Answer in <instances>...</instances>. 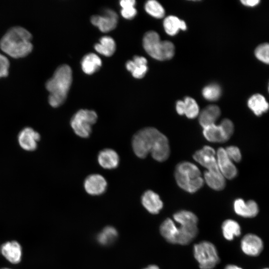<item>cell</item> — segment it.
Segmentation results:
<instances>
[{
  "label": "cell",
  "mask_w": 269,
  "mask_h": 269,
  "mask_svg": "<svg viewBox=\"0 0 269 269\" xmlns=\"http://www.w3.org/2000/svg\"><path fill=\"white\" fill-rule=\"evenodd\" d=\"M132 147L135 155L145 158L149 153L156 160H166L170 154L166 136L154 128L148 127L138 131L133 136Z\"/></svg>",
  "instance_id": "cell-1"
},
{
  "label": "cell",
  "mask_w": 269,
  "mask_h": 269,
  "mask_svg": "<svg viewBox=\"0 0 269 269\" xmlns=\"http://www.w3.org/2000/svg\"><path fill=\"white\" fill-rule=\"evenodd\" d=\"M32 35L26 28L20 26L9 28L0 39V48L13 58L27 55L33 49Z\"/></svg>",
  "instance_id": "cell-2"
},
{
  "label": "cell",
  "mask_w": 269,
  "mask_h": 269,
  "mask_svg": "<svg viewBox=\"0 0 269 269\" xmlns=\"http://www.w3.org/2000/svg\"><path fill=\"white\" fill-rule=\"evenodd\" d=\"M72 82V71L67 64L59 66L52 76L45 83V87L49 92L48 103L57 108L65 101Z\"/></svg>",
  "instance_id": "cell-3"
},
{
  "label": "cell",
  "mask_w": 269,
  "mask_h": 269,
  "mask_svg": "<svg viewBox=\"0 0 269 269\" xmlns=\"http://www.w3.org/2000/svg\"><path fill=\"white\" fill-rule=\"evenodd\" d=\"M174 175L178 185L189 193L197 191L203 185L204 180L200 170L191 162L184 161L178 164Z\"/></svg>",
  "instance_id": "cell-4"
},
{
  "label": "cell",
  "mask_w": 269,
  "mask_h": 269,
  "mask_svg": "<svg viewBox=\"0 0 269 269\" xmlns=\"http://www.w3.org/2000/svg\"><path fill=\"white\" fill-rule=\"evenodd\" d=\"M142 43L147 53L156 60H169L174 55L173 43L168 40L161 41L159 34L154 31H149L145 33Z\"/></svg>",
  "instance_id": "cell-5"
},
{
  "label": "cell",
  "mask_w": 269,
  "mask_h": 269,
  "mask_svg": "<svg viewBox=\"0 0 269 269\" xmlns=\"http://www.w3.org/2000/svg\"><path fill=\"white\" fill-rule=\"evenodd\" d=\"M173 217L175 221L180 225L178 228L177 244H189L198 234L197 217L191 211L181 210L175 213Z\"/></svg>",
  "instance_id": "cell-6"
},
{
  "label": "cell",
  "mask_w": 269,
  "mask_h": 269,
  "mask_svg": "<svg viewBox=\"0 0 269 269\" xmlns=\"http://www.w3.org/2000/svg\"><path fill=\"white\" fill-rule=\"evenodd\" d=\"M193 251L201 269H213L220 262L217 250L210 242L202 241L194 245Z\"/></svg>",
  "instance_id": "cell-7"
},
{
  "label": "cell",
  "mask_w": 269,
  "mask_h": 269,
  "mask_svg": "<svg viewBox=\"0 0 269 269\" xmlns=\"http://www.w3.org/2000/svg\"><path fill=\"white\" fill-rule=\"evenodd\" d=\"M97 113L93 110L81 109L72 117L70 125L78 136L86 138L92 132V126L97 120Z\"/></svg>",
  "instance_id": "cell-8"
},
{
  "label": "cell",
  "mask_w": 269,
  "mask_h": 269,
  "mask_svg": "<svg viewBox=\"0 0 269 269\" xmlns=\"http://www.w3.org/2000/svg\"><path fill=\"white\" fill-rule=\"evenodd\" d=\"M117 14L110 9H106L103 15H95L91 17V22L102 32H107L115 29L118 23Z\"/></svg>",
  "instance_id": "cell-9"
},
{
  "label": "cell",
  "mask_w": 269,
  "mask_h": 269,
  "mask_svg": "<svg viewBox=\"0 0 269 269\" xmlns=\"http://www.w3.org/2000/svg\"><path fill=\"white\" fill-rule=\"evenodd\" d=\"M17 139L19 145L23 149L33 151L37 147L40 135L32 128L25 127L19 133Z\"/></svg>",
  "instance_id": "cell-10"
},
{
  "label": "cell",
  "mask_w": 269,
  "mask_h": 269,
  "mask_svg": "<svg viewBox=\"0 0 269 269\" xmlns=\"http://www.w3.org/2000/svg\"><path fill=\"white\" fill-rule=\"evenodd\" d=\"M217 158L218 168L224 177L229 179L234 178L237 175L238 171L235 165L228 156L224 148H218Z\"/></svg>",
  "instance_id": "cell-11"
},
{
  "label": "cell",
  "mask_w": 269,
  "mask_h": 269,
  "mask_svg": "<svg viewBox=\"0 0 269 269\" xmlns=\"http://www.w3.org/2000/svg\"><path fill=\"white\" fill-rule=\"evenodd\" d=\"M241 248L245 254L256 257L261 253L264 245L262 240L258 236L253 234H248L242 238Z\"/></svg>",
  "instance_id": "cell-12"
},
{
  "label": "cell",
  "mask_w": 269,
  "mask_h": 269,
  "mask_svg": "<svg viewBox=\"0 0 269 269\" xmlns=\"http://www.w3.org/2000/svg\"><path fill=\"white\" fill-rule=\"evenodd\" d=\"M194 160L208 170H219L215 158V151L210 146L206 145L197 151L193 156Z\"/></svg>",
  "instance_id": "cell-13"
},
{
  "label": "cell",
  "mask_w": 269,
  "mask_h": 269,
  "mask_svg": "<svg viewBox=\"0 0 269 269\" xmlns=\"http://www.w3.org/2000/svg\"><path fill=\"white\" fill-rule=\"evenodd\" d=\"M107 182L101 175L94 174L89 175L85 180L84 187L86 191L92 195H99L106 190Z\"/></svg>",
  "instance_id": "cell-14"
},
{
  "label": "cell",
  "mask_w": 269,
  "mask_h": 269,
  "mask_svg": "<svg viewBox=\"0 0 269 269\" xmlns=\"http://www.w3.org/2000/svg\"><path fill=\"white\" fill-rule=\"evenodd\" d=\"M234 210L238 215L244 218H253L259 213V207L254 200L247 202L241 198L237 199L234 202Z\"/></svg>",
  "instance_id": "cell-15"
},
{
  "label": "cell",
  "mask_w": 269,
  "mask_h": 269,
  "mask_svg": "<svg viewBox=\"0 0 269 269\" xmlns=\"http://www.w3.org/2000/svg\"><path fill=\"white\" fill-rule=\"evenodd\" d=\"M141 203L149 213H158L163 207V202L159 195L151 190L144 192L141 196Z\"/></svg>",
  "instance_id": "cell-16"
},
{
  "label": "cell",
  "mask_w": 269,
  "mask_h": 269,
  "mask_svg": "<svg viewBox=\"0 0 269 269\" xmlns=\"http://www.w3.org/2000/svg\"><path fill=\"white\" fill-rule=\"evenodd\" d=\"M2 255L12 264H18L21 259L22 249L19 244L16 241L5 243L1 247Z\"/></svg>",
  "instance_id": "cell-17"
},
{
  "label": "cell",
  "mask_w": 269,
  "mask_h": 269,
  "mask_svg": "<svg viewBox=\"0 0 269 269\" xmlns=\"http://www.w3.org/2000/svg\"><path fill=\"white\" fill-rule=\"evenodd\" d=\"M119 160L118 154L111 148H105L101 150L98 155L99 164L105 169H111L117 167Z\"/></svg>",
  "instance_id": "cell-18"
},
{
  "label": "cell",
  "mask_w": 269,
  "mask_h": 269,
  "mask_svg": "<svg viewBox=\"0 0 269 269\" xmlns=\"http://www.w3.org/2000/svg\"><path fill=\"white\" fill-rule=\"evenodd\" d=\"M126 68L132 73L134 77L137 79L142 78L148 69L147 60L144 57L135 56L133 60H129L126 63Z\"/></svg>",
  "instance_id": "cell-19"
},
{
  "label": "cell",
  "mask_w": 269,
  "mask_h": 269,
  "mask_svg": "<svg viewBox=\"0 0 269 269\" xmlns=\"http://www.w3.org/2000/svg\"><path fill=\"white\" fill-rule=\"evenodd\" d=\"M203 134L207 140L213 142H224L229 139L220 125L212 124L204 128Z\"/></svg>",
  "instance_id": "cell-20"
},
{
  "label": "cell",
  "mask_w": 269,
  "mask_h": 269,
  "mask_svg": "<svg viewBox=\"0 0 269 269\" xmlns=\"http://www.w3.org/2000/svg\"><path fill=\"white\" fill-rule=\"evenodd\" d=\"M220 114V109L217 106H208L202 111L199 115V124L203 128L208 126L215 124Z\"/></svg>",
  "instance_id": "cell-21"
},
{
  "label": "cell",
  "mask_w": 269,
  "mask_h": 269,
  "mask_svg": "<svg viewBox=\"0 0 269 269\" xmlns=\"http://www.w3.org/2000/svg\"><path fill=\"white\" fill-rule=\"evenodd\" d=\"M204 177L207 184L214 190H221L225 187V178L219 170L206 171Z\"/></svg>",
  "instance_id": "cell-22"
},
{
  "label": "cell",
  "mask_w": 269,
  "mask_h": 269,
  "mask_svg": "<svg viewBox=\"0 0 269 269\" xmlns=\"http://www.w3.org/2000/svg\"><path fill=\"white\" fill-rule=\"evenodd\" d=\"M160 232L168 242L177 244L178 227L172 220L169 218L165 220L160 225Z\"/></svg>",
  "instance_id": "cell-23"
},
{
  "label": "cell",
  "mask_w": 269,
  "mask_h": 269,
  "mask_svg": "<svg viewBox=\"0 0 269 269\" xmlns=\"http://www.w3.org/2000/svg\"><path fill=\"white\" fill-rule=\"evenodd\" d=\"M248 107L257 116L267 112L269 109V104L266 98L261 94L252 95L248 101Z\"/></svg>",
  "instance_id": "cell-24"
},
{
  "label": "cell",
  "mask_w": 269,
  "mask_h": 269,
  "mask_svg": "<svg viewBox=\"0 0 269 269\" xmlns=\"http://www.w3.org/2000/svg\"><path fill=\"white\" fill-rule=\"evenodd\" d=\"M163 27L165 32L170 35H175L180 29L185 30L187 26L185 22L174 15L167 16L163 21Z\"/></svg>",
  "instance_id": "cell-25"
},
{
  "label": "cell",
  "mask_w": 269,
  "mask_h": 269,
  "mask_svg": "<svg viewBox=\"0 0 269 269\" xmlns=\"http://www.w3.org/2000/svg\"><path fill=\"white\" fill-rule=\"evenodd\" d=\"M102 65L100 58L96 54L91 53L84 56L81 61L82 69L87 74H92L98 71Z\"/></svg>",
  "instance_id": "cell-26"
},
{
  "label": "cell",
  "mask_w": 269,
  "mask_h": 269,
  "mask_svg": "<svg viewBox=\"0 0 269 269\" xmlns=\"http://www.w3.org/2000/svg\"><path fill=\"white\" fill-rule=\"evenodd\" d=\"M95 49L100 54L105 56H111L115 52L116 46L114 39L110 36H104L96 43Z\"/></svg>",
  "instance_id": "cell-27"
},
{
  "label": "cell",
  "mask_w": 269,
  "mask_h": 269,
  "mask_svg": "<svg viewBox=\"0 0 269 269\" xmlns=\"http://www.w3.org/2000/svg\"><path fill=\"white\" fill-rule=\"evenodd\" d=\"M222 234L225 239L228 241L233 240L235 237L239 236L241 233L239 223L232 219L225 220L222 225Z\"/></svg>",
  "instance_id": "cell-28"
},
{
  "label": "cell",
  "mask_w": 269,
  "mask_h": 269,
  "mask_svg": "<svg viewBox=\"0 0 269 269\" xmlns=\"http://www.w3.org/2000/svg\"><path fill=\"white\" fill-rule=\"evenodd\" d=\"M118 232L116 229L111 226L105 227L97 236L98 242L103 245L110 244L116 239Z\"/></svg>",
  "instance_id": "cell-29"
},
{
  "label": "cell",
  "mask_w": 269,
  "mask_h": 269,
  "mask_svg": "<svg viewBox=\"0 0 269 269\" xmlns=\"http://www.w3.org/2000/svg\"><path fill=\"white\" fill-rule=\"evenodd\" d=\"M146 11L152 16L157 18H162L165 15V10L163 6L157 1L149 0L144 6Z\"/></svg>",
  "instance_id": "cell-30"
},
{
  "label": "cell",
  "mask_w": 269,
  "mask_h": 269,
  "mask_svg": "<svg viewBox=\"0 0 269 269\" xmlns=\"http://www.w3.org/2000/svg\"><path fill=\"white\" fill-rule=\"evenodd\" d=\"M184 114L189 119H194L199 114V108L196 101L190 97H186L184 101Z\"/></svg>",
  "instance_id": "cell-31"
},
{
  "label": "cell",
  "mask_w": 269,
  "mask_h": 269,
  "mask_svg": "<svg viewBox=\"0 0 269 269\" xmlns=\"http://www.w3.org/2000/svg\"><path fill=\"white\" fill-rule=\"evenodd\" d=\"M122 7L121 11L122 15L125 18L131 19L137 13V10L134 7L135 1L134 0H122L120 2Z\"/></svg>",
  "instance_id": "cell-32"
},
{
  "label": "cell",
  "mask_w": 269,
  "mask_h": 269,
  "mask_svg": "<svg viewBox=\"0 0 269 269\" xmlns=\"http://www.w3.org/2000/svg\"><path fill=\"white\" fill-rule=\"evenodd\" d=\"M204 98L210 101L217 100L221 95L220 87L216 84H212L205 86L202 90Z\"/></svg>",
  "instance_id": "cell-33"
},
{
  "label": "cell",
  "mask_w": 269,
  "mask_h": 269,
  "mask_svg": "<svg viewBox=\"0 0 269 269\" xmlns=\"http://www.w3.org/2000/svg\"><path fill=\"white\" fill-rule=\"evenodd\" d=\"M255 55L257 58L267 64L269 62V45L268 43L261 44L255 50Z\"/></svg>",
  "instance_id": "cell-34"
},
{
  "label": "cell",
  "mask_w": 269,
  "mask_h": 269,
  "mask_svg": "<svg viewBox=\"0 0 269 269\" xmlns=\"http://www.w3.org/2000/svg\"><path fill=\"white\" fill-rule=\"evenodd\" d=\"M225 151L231 160L239 162L242 158L241 151L239 148L235 146H229L225 149Z\"/></svg>",
  "instance_id": "cell-35"
},
{
  "label": "cell",
  "mask_w": 269,
  "mask_h": 269,
  "mask_svg": "<svg viewBox=\"0 0 269 269\" xmlns=\"http://www.w3.org/2000/svg\"><path fill=\"white\" fill-rule=\"evenodd\" d=\"M9 65L7 57L0 53V78L8 75Z\"/></svg>",
  "instance_id": "cell-36"
},
{
  "label": "cell",
  "mask_w": 269,
  "mask_h": 269,
  "mask_svg": "<svg viewBox=\"0 0 269 269\" xmlns=\"http://www.w3.org/2000/svg\"><path fill=\"white\" fill-rule=\"evenodd\" d=\"M220 125L224 129L228 138H230L232 135L234 130V127L232 122L229 119H225L222 120Z\"/></svg>",
  "instance_id": "cell-37"
},
{
  "label": "cell",
  "mask_w": 269,
  "mask_h": 269,
  "mask_svg": "<svg viewBox=\"0 0 269 269\" xmlns=\"http://www.w3.org/2000/svg\"><path fill=\"white\" fill-rule=\"evenodd\" d=\"M176 110L177 113L180 115L184 114V108L183 101L179 100L176 104Z\"/></svg>",
  "instance_id": "cell-38"
},
{
  "label": "cell",
  "mask_w": 269,
  "mask_h": 269,
  "mask_svg": "<svg viewBox=\"0 0 269 269\" xmlns=\"http://www.w3.org/2000/svg\"><path fill=\"white\" fill-rule=\"evenodd\" d=\"M242 3L246 6L253 7L258 5L260 0H241Z\"/></svg>",
  "instance_id": "cell-39"
},
{
  "label": "cell",
  "mask_w": 269,
  "mask_h": 269,
  "mask_svg": "<svg viewBox=\"0 0 269 269\" xmlns=\"http://www.w3.org/2000/svg\"><path fill=\"white\" fill-rule=\"evenodd\" d=\"M225 269H243L234 265H228L226 266Z\"/></svg>",
  "instance_id": "cell-40"
},
{
  "label": "cell",
  "mask_w": 269,
  "mask_h": 269,
  "mask_svg": "<svg viewBox=\"0 0 269 269\" xmlns=\"http://www.w3.org/2000/svg\"><path fill=\"white\" fill-rule=\"evenodd\" d=\"M143 269H159V268L157 266L153 265H150Z\"/></svg>",
  "instance_id": "cell-41"
},
{
  "label": "cell",
  "mask_w": 269,
  "mask_h": 269,
  "mask_svg": "<svg viewBox=\"0 0 269 269\" xmlns=\"http://www.w3.org/2000/svg\"><path fill=\"white\" fill-rule=\"evenodd\" d=\"M8 269V268H2V269Z\"/></svg>",
  "instance_id": "cell-42"
},
{
  "label": "cell",
  "mask_w": 269,
  "mask_h": 269,
  "mask_svg": "<svg viewBox=\"0 0 269 269\" xmlns=\"http://www.w3.org/2000/svg\"><path fill=\"white\" fill-rule=\"evenodd\" d=\"M269 269L268 268H265V269Z\"/></svg>",
  "instance_id": "cell-43"
}]
</instances>
